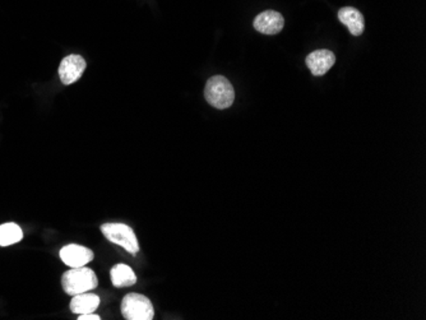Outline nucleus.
Masks as SVG:
<instances>
[{"instance_id": "obj_1", "label": "nucleus", "mask_w": 426, "mask_h": 320, "mask_svg": "<svg viewBox=\"0 0 426 320\" xmlns=\"http://www.w3.org/2000/svg\"><path fill=\"white\" fill-rule=\"evenodd\" d=\"M204 97L211 106L218 110H225L234 104L235 91L228 79L222 76H215L207 81Z\"/></svg>"}, {"instance_id": "obj_2", "label": "nucleus", "mask_w": 426, "mask_h": 320, "mask_svg": "<svg viewBox=\"0 0 426 320\" xmlns=\"http://www.w3.org/2000/svg\"><path fill=\"white\" fill-rule=\"evenodd\" d=\"M98 285L96 273L87 267L70 268L61 277V286L70 296L83 294L94 290Z\"/></svg>"}, {"instance_id": "obj_3", "label": "nucleus", "mask_w": 426, "mask_h": 320, "mask_svg": "<svg viewBox=\"0 0 426 320\" xmlns=\"http://www.w3.org/2000/svg\"><path fill=\"white\" fill-rule=\"evenodd\" d=\"M101 233L109 242L122 246L123 249L136 255L140 251V244L131 226L124 224H104Z\"/></svg>"}, {"instance_id": "obj_4", "label": "nucleus", "mask_w": 426, "mask_h": 320, "mask_svg": "<svg viewBox=\"0 0 426 320\" xmlns=\"http://www.w3.org/2000/svg\"><path fill=\"white\" fill-rule=\"evenodd\" d=\"M122 314L127 320H152L155 309L145 295L128 294L123 299Z\"/></svg>"}, {"instance_id": "obj_5", "label": "nucleus", "mask_w": 426, "mask_h": 320, "mask_svg": "<svg viewBox=\"0 0 426 320\" xmlns=\"http://www.w3.org/2000/svg\"><path fill=\"white\" fill-rule=\"evenodd\" d=\"M86 67H87L86 61L81 55L72 54V55L65 56L59 65V77H61V83L68 86V85L77 82L82 77Z\"/></svg>"}, {"instance_id": "obj_6", "label": "nucleus", "mask_w": 426, "mask_h": 320, "mask_svg": "<svg viewBox=\"0 0 426 320\" xmlns=\"http://www.w3.org/2000/svg\"><path fill=\"white\" fill-rule=\"evenodd\" d=\"M61 258L70 268H78L94 260V251L82 245L70 244L61 249Z\"/></svg>"}, {"instance_id": "obj_7", "label": "nucleus", "mask_w": 426, "mask_h": 320, "mask_svg": "<svg viewBox=\"0 0 426 320\" xmlns=\"http://www.w3.org/2000/svg\"><path fill=\"white\" fill-rule=\"evenodd\" d=\"M254 28L264 35H277L285 26V19L276 10H266L254 19Z\"/></svg>"}, {"instance_id": "obj_8", "label": "nucleus", "mask_w": 426, "mask_h": 320, "mask_svg": "<svg viewBox=\"0 0 426 320\" xmlns=\"http://www.w3.org/2000/svg\"><path fill=\"white\" fill-rule=\"evenodd\" d=\"M306 67L315 77L324 76L336 63V55L330 50H317L306 56Z\"/></svg>"}, {"instance_id": "obj_9", "label": "nucleus", "mask_w": 426, "mask_h": 320, "mask_svg": "<svg viewBox=\"0 0 426 320\" xmlns=\"http://www.w3.org/2000/svg\"><path fill=\"white\" fill-rule=\"evenodd\" d=\"M339 21L348 27V31L354 36H360L365 28V19L363 14L352 7H345L339 10Z\"/></svg>"}, {"instance_id": "obj_10", "label": "nucleus", "mask_w": 426, "mask_h": 320, "mask_svg": "<svg viewBox=\"0 0 426 320\" xmlns=\"http://www.w3.org/2000/svg\"><path fill=\"white\" fill-rule=\"evenodd\" d=\"M100 305V297L95 294L74 295L72 301H70V310L74 314H88V312H95L96 309Z\"/></svg>"}, {"instance_id": "obj_11", "label": "nucleus", "mask_w": 426, "mask_h": 320, "mask_svg": "<svg viewBox=\"0 0 426 320\" xmlns=\"http://www.w3.org/2000/svg\"><path fill=\"white\" fill-rule=\"evenodd\" d=\"M110 278H111L113 285L118 288L129 287L137 282L136 273L127 264H116L115 267H113L110 270Z\"/></svg>"}, {"instance_id": "obj_12", "label": "nucleus", "mask_w": 426, "mask_h": 320, "mask_svg": "<svg viewBox=\"0 0 426 320\" xmlns=\"http://www.w3.org/2000/svg\"><path fill=\"white\" fill-rule=\"evenodd\" d=\"M23 239L22 228L16 224L0 225V246H9Z\"/></svg>"}, {"instance_id": "obj_13", "label": "nucleus", "mask_w": 426, "mask_h": 320, "mask_svg": "<svg viewBox=\"0 0 426 320\" xmlns=\"http://www.w3.org/2000/svg\"><path fill=\"white\" fill-rule=\"evenodd\" d=\"M101 318L95 312H88V314H81L78 320H100Z\"/></svg>"}]
</instances>
